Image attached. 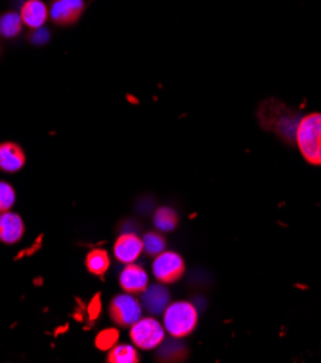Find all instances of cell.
<instances>
[{"instance_id":"obj_1","label":"cell","mask_w":321,"mask_h":363,"mask_svg":"<svg viewBox=\"0 0 321 363\" xmlns=\"http://www.w3.org/2000/svg\"><path fill=\"white\" fill-rule=\"evenodd\" d=\"M258 118L264 129L274 132L283 142L295 143V129L300 122L297 112L278 100H266L261 104Z\"/></svg>"},{"instance_id":"obj_2","label":"cell","mask_w":321,"mask_h":363,"mask_svg":"<svg viewBox=\"0 0 321 363\" xmlns=\"http://www.w3.org/2000/svg\"><path fill=\"white\" fill-rule=\"evenodd\" d=\"M295 145L310 165L321 167V113H310L300 119Z\"/></svg>"},{"instance_id":"obj_3","label":"cell","mask_w":321,"mask_h":363,"mask_svg":"<svg viewBox=\"0 0 321 363\" xmlns=\"http://www.w3.org/2000/svg\"><path fill=\"white\" fill-rule=\"evenodd\" d=\"M162 324L165 332L174 339L190 336L198 324V311L196 306L188 301H175L162 313Z\"/></svg>"},{"instance_id":"obj_4","label":"cell","mask_w":321,"mask_h":363,"mask_svg":"<svg viewBox=\"0 0 321 363\" xmlns=\"http://www.w3.org/2000/svg\"><path fill=\"white\" fill-rule=\"evenodd\" d=\"M165 328L154 317H140L130 325V340L142 350H154L165 340Z\"/></svg>"},{"instance_id":"obj_5","label":"cell","mask_w":321,"mask_h":363,"mask_svg":"<svg viewBox=\"0 0 321 363\" xmlns=\"http://www.w3.org/2000/svg\"><path fill=\"white\" fill-rule=\"evenodd\" d=\"M186 272V262L176 252L164 250L152 262V274L155 279L164 285L174 284Z\"/></svg>"},{"instance_id":"obj_6","label":"cell","mask_w":321,"mask_h":363,"mask_svg":"<svg viewBox=\"0 0 321 363\" xmlns=\"http://www.w3.org/2000/svg\"><path fill=\"white\" fill-rule=\"evenodd\" d=\"M142 311H144L142 303L129 293L116 296L109 306L111 317L119 328H130L142 317Z\"/></svg>"},{"instance_id":"obj_7","label":"cell","mask_w":321,"mask_h":363,"mask_svg":"<svg viewBox=\"0 0 321 363\" xmlns=\"http://www.w3.org/2000/svg\"><path fill=\"white\" fill-rule=\"evenodd\" d=\"M50 18L58 26H71L83 16L86 0H51Z\"/></svg>"},{"instance_id":"obj_8","label":"cell","mask_w":321,"mask_h":363,"mask_svg":"<svg viewBox=\"0 0 321 363\" xmlns=\"http://www.w3.org/2000/svg\"><path fill=\"white\" fill-rule=\"evenodd\" d=\"M113 252L119 262L125 265L133 264L139 259L142 252H144V243H142V239L137 235L126 232L122 233L115 242Z\"/></svg>"},{"instance_id":"obj_9","label":"cell","mask_w":321,"mask_h":363,"mask_svg":"<svg viewBox=\"0 0 321 363\" xmlns=\"http://www.w3.org/2000/svg\"><path fill=\"white\" fill-rule=\"evenodd\" d=\"M119 284L125 293L129 294H142L150 285V277L147 271L135 264H128L126 268L120 272Z\"/></svg>"},{"instance_id":"obj_10","label":"cell","mask_w":321,"mask_h":363,"mask_svg":"<svg viewBox=\"0 0 321 363\" xmlns=\"http://www.w3.org/2000/svg\"><path fill=\"white\" fill-rule=\"evenodd\" d=\"M142 307H144L150 314L158 315L165 311V308L171 303V297L168 289L164 286V284H154L148 285L144 293H142L140 298Z\"/></svg>"},{"instance_id":"obj_11","label":"cell","mask_w":321,"mask_h":363,"mask_svg":"<svg viewBox=\"0 0 321 363\" xmlns=\"http://www.w3.org/2000/svg\"><path fill=\"white\" fill-rule=\"evenodd\" d=\"M21 19L29 29H38L45 26L50 18V8L43 0H26L19 11Z\"/></svg>"},{"instance_id":"obj_12","label":"cell","mask_w":321,"mask_h":363,"mask_svg":"<svg viewBox=\"0 0 321 363\" xmlns=\"http://www.w3.org/2000/svg\"><path fill=\"white\" fill-rule=\"evenodd\" d=\"M25 233L22 217L12 211L0 213V242L6 245L18 243Z\"/></svg>"},{"instance_id":"obj_13","label":"cell","mask_w":321,"mask_h":363,"mask_svg":"<svg viewBox=\"0 0 321 363\" xmlns=\"http://www.w3.org/2000/svg\"><path fill=\"white\" fill-rule=\"evenodd\" d=\"M26 157L23 150L15 142L0 143V169L5 172H18L25 167Z\"/></svg>"},{"instance_id":"obj_14","label":"cell","mask_w":321,"mask_h":363,"mask_svg":"<svg viewBox=\"0 0 321 363\" xmlns=\"http://www.w3.org/2000/svg\"><path fill=\"white\" fill-rule=\"evenodd\" d=\"M86 267L90 274L96 277H104L106 272L111 268L109 253L104 249H93L89 252L86 258Z\"/></svg>"},{"instance_id":"obj_15","label":"cell","mask_w":321,"mask_h":363,"mask_svg":"<svg viewBox=\"0 0 321 363\" xmlns=\"http://www.w3.org/2000/svg\"><path fill=\"white\" fill-rule=\"evenodd\" d=\"M23 22L21 15L13 11H8L0 15V36L5 40H13L22 32Z\"/></svg>"},{"instance_id":"obj_16","label":"cell","mask_w":321,"mask_h":363,"mask_svg":"<svg viewBox=\"0 0 321 363\" xmlns=\"http://www.w3.org/2000/svg\"><path fill=\"white\" fill-rule=\"evenodd\" d=\"M154 225L159 232H172L178 226V214L169 207H161L154 214Z\"/></svg>"},{"instance_id":"obj_17","label":"cell","mask_w":321,"mask_h":363,"mask_svg":"<svg viewBox=\"0 0 321 363\" xmlns=\"http://www.w3.org/2000/svg\"><path fill=\"white\" fill-rule=\"evenodd\" d=\"M109 363H137L139 354L136 349L130 345H115L109 354H107Z\"/></svg>"},{"instance_id":"obj_18","label":"cell","mask_w":321,"mask_h":363,"mask_svg":"<svg viewBox=\"0 0 321 363\" xmlns=\"http://www.w3.org/2000/svg\"><path fill=\"white\" fill-rule=\"evenodd\" d=\"M142 243H144V252L150 257L159 255L167 247V240L159 232L147 233L142 238Z\"/></svg>"},{"instance_id":"obj_19","label":"cell","mask_w":321,"mask_h":363,"mask_svg":"<svg viewBox=\"0 0 321 363\" xmlns=\"http://www.w3.org/2000/svg\"><path fill=\"white\" fill-rule=\"evenodd\" d=\"M162 350H159V357L165 359V360H178L183 359L184 352H186V346H183L180 342L176 340H171V342H162L159 346Z\"/></svg>"},{"instance_id":"obj_20","label":"cell","mask_w":321,"mask_h":363,"mask_svg":"<svg viewBox=\"0 0 321 363\" xmlns=\"http://www.w3.org/2000/svg\"><path fill=\"white\" fill-rule=\"evenodd\" d=\"M16 200L15 190L11 184L5 183V181H0V213L9 211Z\"/></svg>"},{"instance_id":"obj_21","label":"cell","mask_w":321,"mask_h":363,"mask_svg":"<svg viewBox=\"0 0 321 363\" xmlns=\"http://www.w3.org/2000/svg\"><path fill=\"white\" fill-rule=\"evenodd\" d=\"M119 339V332L116 329H106L100 332L96 337V346L100 350H111Z\"/></svg>"},{"instance_id":"obj_22","label":"cell","mask_w":321,"mask_h":363,"mask_svg":"<svg viewBox=\"0 0 321 363\" xmlns=\"http://www.w3.org/2000/svg\"><path fill=\"white\" fill-rule=\"evenodd\" d=\"M48 40H50V30L45 26L38 28V29H30L29 41L33 45H44L48 43Z\"/></svg>"},{"instance_id":"obj_23","label":"cell","mask_w":321,"mask_h":363,"mask_svg":"<svg viewBox=\"0 0 321 363\" xmlns=\"http://www.w3.org/2000/svg\"><path fill=\"white\" fill-rule=\"evenodd\" d=\"M101 311V301H100V296H94V298L90 301L89 304V317L90 320H96L100 315Z\"/></svg>"}]
</instances>
